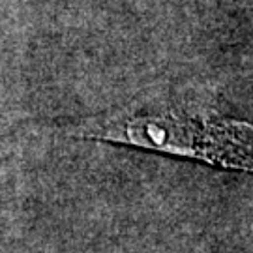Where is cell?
I'll list each match as a JSON object with an SVG mask.
<instances>
[{
    "label": "cell",
    "instance_id": "6da1fadb",
    "mask_svg": "<svg viewBox=\"0 0 253 253\" xmlns=\"http://www.w3.org/2000/svg\"><path fill=\"white\" fill-rule=\"evenodd\" d=\"M72 135L253 174V122L203 101H135L73 126Z\"/></svg>",
    "mask_w": 253,
    "mask_h": 253
}]
</instances>
